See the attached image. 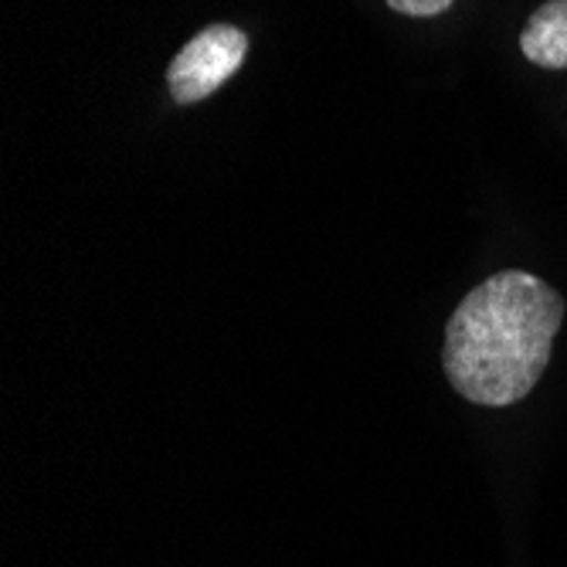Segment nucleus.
<instances>
[{"mask_svg":"<svg viewBox=\"0 0 567 567\" xmlns=\"http://www.w3.org/2000/svg\"><path fill=\"white\" fill-rule=\"evenodd\" d=\"M564 323V299L530 272H499L458 302L445 327L442 368L455 394L503 408L527 398Z\"/></svg>","mask_w":567,"mask_h":567,"instance_id":"obj_1","label":"nucleus"},{"mask_svg":"<svg viewBox=\"0 0 567 567\" xmlns=\"http://www.w3.org/2000/svg\"><path fill=\"white\" fill-rule=\"evenodd\" d=\"M245 51H248V38L231 24H212L200 34H194L167 69V85L174 102L190 106V102H200L212 92H218L241 69Z\"/></svg>","mask_w":567,"mask_h":567,"instance_id":"obj_2","label":"nucleus"},{"mask_svg":"<svg viewBox=\"0 0 567 567\" xmlns=\"http://www.w3.org/2000/svg\"><path fill=\"white\" fill-rule=\"evenodd\" d=\"M520 48L537 69H567V0H550L530 14Z\"/></svg>","mask_w":567,"mask_h":567,"instance_id":"obj_3","label":"nucleus"},{"mask_svg":"<svg viewBox=\"0 0 567 567\" xmlns=\"http://www.w3.org/2000/svg\"><path fill=\"white\" fill-rule=\"evenodd\" d=\"M452 0H388V8L398 11V14H408V18H435L442 14Z\"/></svg>","mask_w":567,"mask_h":567,"instance_id":"obj_4","label":"nucleus"}]
</instances>
